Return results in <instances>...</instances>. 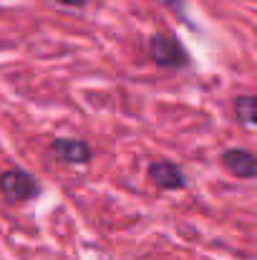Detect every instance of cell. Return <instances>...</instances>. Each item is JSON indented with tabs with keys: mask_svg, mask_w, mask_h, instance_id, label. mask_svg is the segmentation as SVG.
I'll use <instances>...</instances> for the list:
<instances>
[{
	"mask_svg": "<svg viewBox=\"0 0 257 260\" xmlns=\"http://www.w3.org/2000/svg\"><path fill=\"white\" fill-rule=\"evenodd\" d=\"M0 192L10 202H25L38 194V182L23 170H8L0 174Z\"/></svg>",
	"mask_w": 257,
	"mask_h": 260,
	"instance_id": "1",
	"label": "cell"
},
{
	"mask_svg": "<svg viewBox=\"0 0 257 260\" xmlns=\"http://www.w3.org/2000/svg\"><path fill=\"white\" fill-rule=\"evenodd\" d=\"M149 56H152L154 63L169 66V69L187 66V61H189V56L181 48V43L176 38H171V36H154L149 41Z\"/></svg>",
	"mask_w": 257,
	"mask_h": 260,
	"instance_id": "2",
	"label": "cell"
},
{
	"mask_svg": "<svg viewBox=\"0 0 257 260\" xmlns=\"http://www.w3.org/2000/svg\"><path fill=\"white\" fill-rule=\"evenodd\" d=\"M51 152L58 159L68 162V165H84V162L91 159V149L86 147L84 142H79V139H56Z\"/></svg>",
	"mask_w": 257,
	"mask_h": 260,
	"instance_id": "3",
	"label": "cell"
},
{
	"mask_svg": "<svg viewBox=\"0 0 257 260\" xmlns=\"http://www.w3.org/2000/svg\"><path fill=\"white\" fill-rule=\"evenodd\" d=\"M149 177H152L162 189H179V187H184V182H187L184 172H181L176 165H171V162H154V165L149 167Z\"/></svg>",
	"mask_w": 257,
	"mask_h": 260,
	"instance_id": "4",
	"label": "cell"
},
{
	"mask_svg": "<svg viewBox=\"0 0 257 260\" xmlns=\"http://www.w3.org/2000/svg\"><path fill=\"white\" fill-rule=\"evenodd\" d=\"M225 167L237 177H255L257 174V157L245 152V149H230L222 157Z\"/></svg>",
	"mask_w": 257,
	"mask_h": 260,
	"instance_id": "5",
	"label": "cell"
},
{
	"mask_svg": "<svg viewBox=\"0 0 257 260\" xmlns=\"http://www.w3.org/2000/svg\"><path fill=\"white\" fill-rule=\"evenodd\" d=\"M235 114L245 124H257V96H240V99H235Z\"/></svg>",
	"mask_w": 257,
	"mask_h": 260,
	"instance_id": "6",
	"label": "cell"
},
{
	"mask_svg": "<svg viewBox=\"0 0 257 260\" xmlns=\"http://www.w3.org/2000/svg\"><path fill=\"white\" fill-rule=\"evenodd\" d=\"M58 3H63V5H68V8H81L88 0H58Z\"/></svg>",
	"mask_w": 257,
	"mask_h": 260,
	"instance_id": "7",
	"label": "cell"
},
{
	"mask_svg": "<svg viewBox=\"0 0 257 260\" xmlns=\"http://www.w3.org/2000/svg\"><path fill=\"white\" fill-rule=\"evenodd\" d=\"M164 3H167L169 8H181V3H184V0H164Z\"/></svg>",
	"mask_w": 257,
	"mask_h": 260,
	"instance_id": "8",
	"label": "cell"
}]
</instances>
